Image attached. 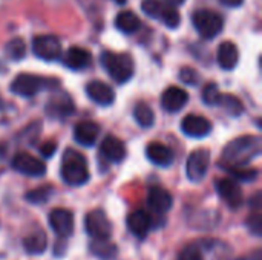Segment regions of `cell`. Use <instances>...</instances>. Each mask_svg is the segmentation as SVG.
Here are the masks:
<instances>
[{"mask_svg":"<svg viewBox=\"0 0 262 260\" xmlns=\"http://www.w3.org/2000/svg\"><path fill=\"white\" fill-rule=\"evenodd\" d=\"M259 153H261V139L258 136L244 135L230 141L224 147L221 161L227 166V169L244 167Z\"/></svg>","mask_w":262,"mask_h":260,"instance_id":"cell-1","label":"cell"},{"mask_svg":"<svg viewBox=\"0 0 262 260\" xmlns=\"http://www.w3.org/2000/svg\"><path fill=\"white\" fill-rule=\"evenodd\" d=\"M60 175H61V179L71 187L84 185L91 178L86 158L80 152L74 149H68L61 158Z\"/></svg>","mask_w":262,"mask_h":260,"instance_id":"cell-2","label":"cell"},{"mask_svg":"<svg viewBox=\"0 0 262 260\" xmlns=\"http://www.w3.org/2000/svg\"><path fill=\"white\" fill-rule=\"evenodd\" d=\"M100 61L103 69L118 84L129 81L134 75V60L127 54H115L111 51H104L100 57Z\"/></svg>","mask_w":262,"mask_h":260,"instance_id":"cell-3","label":"cell"},{"mask_svg":"<svg viewBox=\"0 0 262 260\" xmlns=\"http://www.w3.org/2000/svg\"><path fill=\"white\" fill-rule=\"evenodd\" d=\"M192 23H193L196 32L206 40L216 37L223 31V26H224L223 17L218 12L210 11V9L195 11L192 15Z\"/></svg>","mask_w":262,"mask_h":260,"instance_id":"cell-4","label":"cell"},{"mask_svg":"<svg viewBox=\"0 0 262 260\" xmlns=\"http://www.w3.org/2000/svg\"><path fill=\"white\" fill-rule=\"evenodd\" d=\"M84 228L92 239H111L112 236V224L103 210H94L88 213L84 219Z\"/></svg>","mask_w":262,"mask_h":260,"instance_id":"cell-5","label":"cell"},{"mask_svg":"<svg viewBox=\"0 0 262 260\" xmlns=\"http://www.w3.org/2000/svg\"><path fill=\"white\" fill-rule=\"evenodd\" d=\"M46 83L48 80L40 78L37 75L20 74L11 83V92L23 98H31V97H35L41 89H45Z\"/></svg>","mask_w":262,"mask_h":260,"instance_id":"cell-6","label":"cell"},{"mask_svg":"<svg viewBox=\"0 0 262 260\" xmlns=\"http://www.w3.org/2000/svg\"><path fill=\"white\" fill-rule=\"evenodd\" d=\"M210 166V152L207 149L193 150L186 162V173L192 182H201Z\"/></svg>","mask_w":262,"mask_h":260,"instance_id":"cell-7","label":"cell"},{"mask_svg":"<svg viewBox=\"0 0 262 260\" xmlns=\"http://www.w3.org/2000/svg\"><path fill=\"white\" fill-rule=\"evenodd\" d=\"M32 52L45 61H55L61 55V41L55 35H37L32 40Z\"/></svg>","mask_w":262,"mask_h":260,"instance_id":"cell-8","label":"cell"},{"mask_svg":"<svg viewBox=\"0 0 262 260\" xmlns=\"http://www.w3.org/2000/svg\"><path fill=\"white\" fill-rule=\"evenodd\" d=\"M12 169L25 176H32V178H38L46 173L45 162L29 153H25V152L17 153L12 158Z\"/></svg>","mask_w":262,"mask_h":260,"instance_id":"cell-9","label":"cell"},{"mask_svg":"<svg viewBox=\"0 0 262 260\" xmlns=\"http://www.w3.org/2000/svg\"><path fill=\"white\" fill-rule=\"evenodd\" d=\"M49 227L60 238H69L74 233V215L64 208H55L49 213Z\"/></svg>","mask_w":262,"mask_h":260,"instance_id":"cell-10","label":"cell"},{"mask_svg":"<svg viewBox=\"0 0 262 260\" xmlns=\"http://www.w3.org/2000/svg\"><path fill=\"white\" fill-rule=\"evenodd\" d=\"M216 192L220 195V198L232 208V210H236L243 205V190L241 187L238 185L236 181L233 179H220L216 182Z\"/></svg>","mask_w":262,"mask_h":260,"instance_id":"cell-11","label":"cell"},{"mask_svg":"<svg viewBox=\"0 0 262 260\" xmlns=\"http://www.w3.org/2000/svg\"><path fill=\"white\" fill-rule=\"evenodd\" d=\"M181 130L190 138H204L212 132V124L201 115H187L181 121Z\"/></svg>","mask_w":262,"mask_h":260,"instance_id":"cell-12","label":"cell"},{"mask_svg":"<svg viewBox=\"0 0 262 260\" xmlns=\"http://www.w3.org/2000/svg\"><path fill=\"white\" fill-rule=\"evenodd\" d=\"M86 95L98 106H111L115 100V92L114 89L98 80H94L86 84Z\"/></svg>","mask_w":262,"mask_h":260,"instance_id":"cell-13","label":"cell"},{"mask_svg":"<svg viewBox=\"0 0 262 260\" xmlns=\"http://www.w3.org/2000/svg\"><path fill=\"white\" fill-rule=\"evenodd\" d=\"M189 101V93L177 86H170L164 90V93L161 95V106L166 112H178L181 110Z\"/></svg>","mask_w":262,"mask_h":260,"instance_id":"cell-14","label":"cell"},{"mask_svg":"<svg viewBox=\"0 0 262 260\" xmlns=\"http://www.w3.org/2000/svg\"><path fill=\"white\" fill-rule=\"evenodd\" d=\"M154 227V222H152V218L147 211L144 210H138V211H134L129 215L127 218V228L129 231L138 238V239H144L150 228Z\"/></svg>","mask_w":262,"mask_h":260,"instance_id":"cell-15","label":"cell"},{"mask_svg":"<svg viewBox=\"0 0 262 260\" xmlns=\"http://www.w3.org/2000/svg\"><path fill=\"white\" fill-rule=\"evenodd\" d=\"M147 204H149L152 211H155L158 215H163V213H167L172 208L173 198L167 190H164L161 187H152L149 190V195H147Z\"/></svg>","mask_w":262,"mask_h":260,"instance_id":"cell-16","label":"cell"},{"mask_svg":"<svg viewBox=\"0 0 262 260\" xmlns=\"http://www.w3.org/2000/svg\"><path fill=\"white\" fill-rule=\"evenodd\" d=\"M98 135H100V127L92 121H81L74 127V139L83 147L94 146Z\"/></svg>","mask_w":262,"mask_h":260,"instance_id":"cell-17","label":"cell"},{"mask_svg":"<svg viewBox=\"0 0 262 260\" xmlns=\"http://www.w3.org/2000/svg\"><path fill=\"white\" fill-rule=\"evenodd\" d=\"M100 153L111 162H121L126 158L124 143L115 136H106L100 146Z\"/></svg>","mask_w":262,"mask_h":260,"instance_id":"cell-18","label":"cell"},{"mask_svg":"<svg viewBox=\"0 0 262 260\" xmlns=\"http://www.w3.org/2000/svg\"><path fill=\"white\" fill-rule=\"evenodd\" d=\"M146 156L158 167H169L173 162V152L161 143H150L146 147Z\"/></svg>","mask_w":262,"mask_h":260,"instance_id":"cell-19","label":"cell"},{"mask_svg":"<svg viewBox=\"0 0 262 260\" xmlns=\"http://www.w3.org/2000/svg\"><path fill=\"white\" fill-rule=\"evenodd\" d=\"M91 60H92V57L86 49L78 48V46H72L66 51L63 63L71 70H83L91 64Z\"/></svg>","mask_w":262,"mask_h":260,"instance_id":"cell-20","label":"cell"},{"mask_svg":"<svg viewBox=\"0 0 262 260\" xmlns=\"http://www.w3.org/2000/svg\"><path fill=\"white\" fill-rule=\"evenodd\" d=\"M218 63L223 69L226 70H232L236 67L238 60H239V52L238 48L235 46V43L232 41H224L220 44L218 48V54H216Z\"/></svg>","mask_w":262,"mask_h":260,"instance_id":"cell-21","label":"cell"},{"mask_svg":"<svg viewBox=\"0 0 262 260\" xmlns=\"http://www.w3.org/2000/svg\"><path fill=\"white\" fill-rule=\"evenodd\" d=\"M46 110L49 116L64 118L74 113V104L68 95L61 93V95H55L54 98H51V101L46 106Z\"/></svg>","mask_w":262,"mask_h":260,"instance_id":"cell-22","label":"cell"},{"mask_svg":"<svg viewBox=\"0 0 262 260\" xmlns=\"http://www.w3.org/2000/svg\"><path fill=\"white\" fill-rule=\"evenodd\" d=\"M89 251L100 260H115L118 248L109 239H94L89 245Z\"/></svg>","mask_w":262,"mask_h":260,"instance_id":"cell-23","label":"cell"},{"mask_svg":"<svg viewBox=\"0 0 262 260\" xmlns=\"http://www.w3.org/2000/svg\"><path fill=\"white\" fill-rule=\"evenodd\" d=\"M141 21L134 11H121L115 17V28L123 34H134L140 29Z\"/></svg>","mask_w":262,"mask_h":260,"instance_id":"cell-24","label":"cell"},{"mask_svg":"<svg viewBox=\"0 0 262 260\" xmlns=\"http://www.w3.org/2000/svg\"><path fill=\"white\" fill-rule=\"evenodd\" d=\"M46 247H48V238L40 230L31 233L29 236H26L23 239V248H25V251L28 254H32V256L43 254L45 250H46Z\"/></svg>","mask_w":262,"mask_h":260,"instance_id":"cell-25","label":"cell"},{"mask_svg":"<svg viewBox=\"0 0 262 260\" xmlns=\"http://www.w3.org/2000/svg\"><path fill=\"white\" fill-rule=\"evenodd\" d=\"M216 106L224 109L232 116H239L244 112V104L241 103V100L235 95H230V93H221Z\"/></svg>","mask_w":262,"mask_h":260,"instance_id":"cell-26","label":"cell"},{"mask_svg":"<svg viewBox=\"0 0 262 260\" xmlns=\"http://www.w3.org/2000/svg\"><path fill=\"white\" fill-rule=\"evenodd\" d=\"M134 118L143 129H149L155 123V113L147 103H138L134 107Z\"/></svg>","mask_w":262,"mask_h":260,"instance_id":"cell-27","label":"cell"},{"mask_svg":"<svg viewBox=\"0 0 262 260\" xmlns=\"http://www.w3.org/2000/svg\"><path fill=\"white\" fill-rule=\"evenodd\" d=\"M5 52H6V55H8L9 60H12V61H20V60H23L25 55H26V43H25L21 38H18V37H17V38H12V40H9V41L6 43Z\"/></svg>","mask_w":262,"mask_h":260,"instance_id":"cell-28","label":"cell"},{"mask_svg":"<svg viewBox=\"0 0 262 260\" xmlns=\"http://www.w3.org/2000/svg\"><path fill=\"white\" fill-rule=\"evenodd\" d=\"M158 20H160L161 23H164L167 28L175 29V28H178L180 23H181V15H180L178 9H177L175 6H170V5L164 3V8H163L161 15H160Z\"/></svg>","mask_w":262,"mask_h":260,"instance_id":"cell-29","label":"cell"},{"mask_svg":"<svg viewBox=\"0 0 262 260\" xmlns=\"http://www.w3.org/2000/svg\"><path fill=\"white\" fill-rule=\"evenodd\" d=\"M54 195V188L51 185H45V187H38L35 190H31L29 193H26V201L34 204V205H40V204H46L51 196Z\"/></svg>","mask_w":262,"mask_h":260,"instance_id":"cell-30","label":"cell"},{"mask_svg":"<svg viewBox=\"0 0 262 260\" xmlns=\"http://www.w3.org/2000/svg\"><path fill=\"white\" fill-rule=\"evenodd\" d=\"M177 260H204V251H203V245L201 242L198 244H192L189 247H186Z\"/></svg>","mask_w":262,"mask_h":260,"instance_id":"cell-31","label":"cell"},{"mask_svg":"<svg viewBox=\"0 0 262 260\" xmlns=\"http://www.w3.org/2000/svg\"><path fill=\"white\" fill-rule=\"evenodd\" d=\"M163 8H164V3L161 0H143V3H141V11L147 17H152V18H157V20L161 15Z\"/></svg>","mask_w":262,"mask_h":260,"instance_id":"cell-32","label":"cell"},{"mask_svg":"<svg viewBox=\"0 0 262 260\" xmlns=\"http://www.w3.org/2000/svg\"><path fill=\"white\" fill-rule=\"evenodd\" d=\"M232 176L238 181H244V182H252L258 178V170L256 169H244V167H233L229 169Z\"/></svg>","mask_w":262,"mask_h":260,"instance_id":"cell-33","label":"cell"},{"mask_svg":"<svg viewBox=\"0 0 262 260\" xmlns=\"http://www.w3.org/2000/svg\"><path fill=\"white\" fill-rule=\"evenodd\" d=\"M220 95H221V92H220L218 86L213 84V83H210L203 90V101L207 106H216L218 104V100H220Z\"/></svg>","mask_w":262,"mask_h":260,"instance_id":"cell-34","label":"cell"},{"mask_svg":"<svg viewBox=\"0 0 262 260\" xmlns=\"http://www.w3.org/2000/svg\"><path fill=\"white\" fill-rule=\"evenodd\" d=\"M180 80H181L184 84H187V86H196V84L200 83V74H198L193 67L184 66V67H181V70H180Z\"/></svg>","mask_w":262,"mask_h":260,"instance_id":"cell-35","label":"cell"},{"mask_svg":"<svg viewBox=\"0 0 262 260\" xmlns=\"http://www.w3.org/2000/svg\"><path fill=\"white\" fill-rule=\"evenodd\" d=\"M247 228L250 230L252 234L255 236H261L262 234V218L261 211L259 210H255V213H252L247 219Z\"/></svg>","mask_w":262,"mask_h":260,"instance_id":"cell-36","label":"cell"},{"mask_svg":"<svg viewBox=\"0 0 262 260\" xmlns=\"http://www.w3.org/2000/svg\"><path fill=\"white\" fill-rule=\"evenodd\" d=\"M55 150H57V146H55V143H52V141H48V143H45V144H41V147H40V153H41V156L43 158H51L54 153H55Z\"/></svg>","mask_w":262,"mask_h":260,"instance_id":"cell-37","label":"cell"},{"mask_svg":"<svg viewBox=\"0 0 262 260\" xmlns=\"http://www.w3.org/2000/svg\"><path fill=\"white\" fill-rule=\"evenodd\" d=\"M223 5L229 6V8H238L244 3V0H220Z\"/></svg>","mask_w":262,"mask_h":260,"instance_id":"cell-38","label":"cell"},{"mask_svg":"<svg viewBox=\"0 0 262 260\" xmlns=\"http://www.w3.org/2000/svg\"><path fill=\"white\" fill-rule=\"evenodd\" d=\"M184 2H186V0H166V3H167V5L175 6V8H177V6H181Z\"/></svg>","mask_w":262,"mask_h":260,"instance_id":"cell-39","label":"cell"},{"mask_svg":"<svg viewBox=\"0 0 262 260\" xmlns=\"http://www.w3.org/2000/svg\"><path fill=\"white\" fill-rule=\"evenodd\" d=\"M114 2H117V3H120V5H123V3H126V0H114Z\"/></svg>","mask_w":262,"mask_h":260,"instance_id":"cell-40","label":"cell"}]
</instances>
